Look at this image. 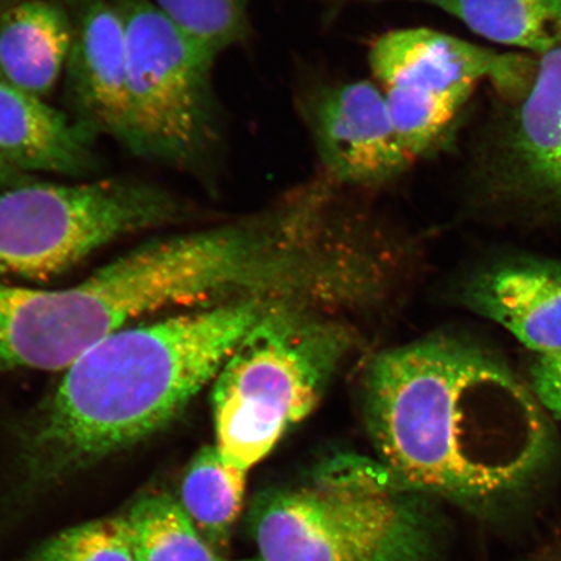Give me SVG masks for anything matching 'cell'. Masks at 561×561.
<instances>
[{"mask_svg": "<svg viewBox=\"0 0 561 561\" xmlns=\"http://www.w3.org/2000/svg\"><path fill=\"white\" fill-rule=\"evenodd\" d=\"M363 409L378 461L397 481L459 501L514 500L558 453L530 386L496 355L447 336L375 356Z\"/></svg>", "mask_w": 561, "mask_h": 561, "instance_id": "1", "label": "cell"}, {"mask_svg": "<svg viewBox=\"0 0 561 561\" xmlns=\"http://www.w3.org/2000/svg\"><path fill=\"white\" fill-rule=\"evenodd\" d=\"M297 261L273 210L138 245L81 284L27 289L0 280V374L67 369L142 316L289 291Z\"/></svg>", "mask_w": 561, "mask_h": 561, "instance_id": "2", "label": "cell"}, {"mask_svg": "<svg viewBox=\"0 0 561 561\" xmlns=\"http://www.w3.org/2000/svg\"><path fill=\"white\" fill-rule=\"evenodd\" d=\"M275 305L228 301L123 329L87 351L26 426L27 479L62 481L164 431Z\"/></svg>", "mask_w": 561, "mask_h": 561, "instance_id": "3", "label": "cell"}, {"mask_svg": "<svg viewBox=\"0 0 561 561\" xmlns=\"http://www.w3.org/2000/svg\"><path fill=\"white\" fill-rule=\"evenodd\" d=\"M380 461L340 455L265 497L252 516L262 561H432L430 524Z\"/></svg>", "mask_w": 561, "mask_h": 561, "instance_id": "4", "label": "cell"}, {"mask_svg": "<svg viewBox=\"0 0 561 561\" xmlns=\"http://www.w3.org/2000/svg\"><path fill=\"white\" fill-rule=\"evenodd\" d=\"M353 346L339 322L291 304L264 312L214 381L216 448L248 473L314 410Z\"/></svg>", "mask_w": 561, "mask_h": 561, "instance_id": "5", "label": "cell"}, {"mask_svg": "<svg viewBox=\"0 0 561 561\" xmlns=\"http://www.w3.org/2000/svg\"><path fill=\"white\" fill-rule=\"evenodd\" d=\"M188 202L135 178L31 181L0 192V276L46 280L121 238L175 226Z\"/></svg>", "mask_w": 561, "mask_h": 561, "instance_id": "6", "label": "cell"}, {"mask_svg": "<svg viewBox=\"0 0 561 561\" xmlns=\"http://www.w3.org/2000/svg\"><path fill=\"white\" fill-rule=\"evenodd\" d=\"M128 46L123 146L138 158L199 171L219 146L213 87L217 56L173 25L151 0H116Z\"/></svg>", "mask_w": 561, "mask_h": 561, "instance_id": "7", "label": "cell"}, {"mask_svg": "<svg viewBox=\"0 0 561 561\" xmlns=\"http://www.w3.org/2000/svg\"><path fill=\"white\" fill-rule=\"evenodd\" d=\"M369 65L389 107L451 117L483 80L503 93H525L537 67L520 56L495 54L427 27L381 35L370 48Z\"/></svg>", "mask_w": 561, "mask_h": 561, "instance_id": "8", "label": "cell"}, {"mask_svg": "<svg viewBox=\"0 0 561 561\" xmlns=\"http://www.w3.org/2000/svg\"><path fill=\"white\" fill-rule=\"evenodd\" d=\"M481 191L561 216V46L541 55L528 89L477 157Z\"/></svg>", "mask_w": 561, "mask_h": 561, "instance_id": "9", "label": "cell"}, {"mask_svg": "<svg viewBox=\"0 0 561 561\" xmlns=\"http://www.w3.org/2000/svg\"><path fill=\"white\" fill-rule=\"evenodd\" d=\"M301 107L322 174L341 188L385 186L416 163L399 139L383 91L375 82L321 87Z\"/></svg>", "mask_w": 561, "mask_h": 561, "instance_id": "10", "label": "cell"}, {"mask_svg": "<svg viewBox=\"0 0 561 561\" xmlns=\"http://www.w3.org/2000/svg\"><path fill=\"white\" fill-rule=\"evenodd\" d=\"M73 38L65 69L70 116L124 142L128 118V46L116 0H70Z\"/></svg>", "mask_w": 561, "mask_h": 561, "instance_id": "11", "label": "cell"}, {"mask_svg": "<svg viewBox=\"0 0 561 561\" xmlns=\"http://www.w3.org/2000/svg\"><path fill=\"white\" fill-rule=\"evenodd\" d=\"M96 136L45 98L26 93L0 76V152L19 171L94 178L102 170Z\"/></svg>", "mask_w": 561, "mask_h": 561, "instance_id": "12", "label": "cell"}, {"mask_svg": "<svg viewBox=\"0 0 561 561\" xmlns=\"http://www.w3.org/2000/svg\"><path fill=\"white\" fill-rule=\"evenodd\" d=\"M465 301L537 356L561 350V263H497L469 280Z\"/></svg>", "mask_w": 561, "mask_h": 561, "instance_id": "13", "label": "cell"}, {"mask_svg": "<svg viewBox=\"0 0 561 561\" xmlns=\"http://www.w3.org/2000/svg\"><path fill=\"white\" fill-rule=\"evenodd\" d=\"M73 38L68 7L55 0H21L0 12V76L45 98L65 75Z\"/></svg>", "mask_w": 561, "mask_h": 561, "instance_id": "14", "label": "cell"}, {"mask_svg": "<svg viewBox=\"0 0 561 561\" xmlns=\"http://www.w3.org/2000/svg\"><path fill=\"white\" fill-rule=\"evenodd\" d=\"M481 37L545 55L561 46V0H415Z\"/></svg>", "mask_w": 561, "mask_h": 561, "instance_id": "15", "label": "cell"}, {"mask_svg": "<svg viewBox=\"0 0 561 561\" xmlns=\"http://www.w3.org/2000/svg\"><path fill=\"white\" fill-rule=\"evenodd\" d=\"M245 477L216 446L203 447L182 472L178 501L209 546L227 542L243 506Z\"/></svg>", "mask_w": 561, "mask_h": 561, "instance_id": "16", "label": "cell"}, {"mask_svg": "<svg viewBox=\"0 0 561 561\" xmlns=\"http://www.w3.org/2000/svg\"><path fill=\"white\" fill-rule=\"evenodd\" d=\"M122 520L136 561H220L171 494L140 497Z\"/></svg>", "mask_w": 561, "mask_h": 561, "instance_id": "17", "label": "cell"}, {"mask_svg": "<svg viewBox=\"0 0 561 561\" xmlns=\"http://www.w3.org/2000/svg\"><path fill=\"white\" fill-rule=\"evenodd\" d=\"M196 44L219 56L249 32L252 0H151Z\"/></svg>", "mask_w": 561, "mask_h": 561, "instance_id": "18", "label": "cell"}, {"mask_svg": "<svg viewBox=\"0 0 561 561\" xmlns=\"http://www.w3.org/2000/svg\"><path fill=\"white\" fill-rule=\"evenodd\" d=\"M30 561H136L122 517L72 526L48 539Z\"/></svg>", "mask_w": 561, "mask_h": 561, "instance_id": "19", "label": "cell"}, {"mask_svg": "<svg viewBox=\"0 0 561 561\" xmlns=\"http://www.w3.org/2000/svg\"><path fill=\"white\" fill-rule=\"evenodd\" d=\"M529 386L547 415L561 421V350L537 356L530 368Z\"/></svg>", "mask_w": 561, "mask_h": 561, "instance_id": "20", "label": "cell"}, {"mask_svg": "<svg viewBox=\"0 0 561 561\" xmlns=\"http://www.w3.org/2000/svg\"><path fill=\"white\" fill-rule=\"evenodd\" d=\"M34 180L32 175L25 174L13 167L10 161L3 157V153L0 152V192L5 191V188L27 184V182Z\"/></svg>", "mask_w": 561, "mask_h": 561, "instance_id": "21", "label": "cell"}, {"mask_svg": "<svg viewBox=\"0 0 561 561\" xmlns=\"http://www.w3.org/2000/svg\"><path fill=\"white\" fill-rule=\"evenodd\" d=\"M242 561H262V560H242Z\"/></svg>", "mask_w": 561, "mask_h": 561, "instance_id": "22", "label": "cell"}]
</instances>
